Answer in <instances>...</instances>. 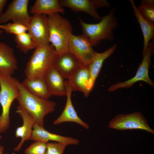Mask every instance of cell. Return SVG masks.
Returning a JSON list of instances; mask_svg holds the SVG:
<instances>
[{
    "label": "cell",
    "instance_id": "6da1fadb",
    "mask_svg": "<svg viewBox=\"0 0 154 154\" xmlns=\"http://www.w3.org/2000/svg\"><path fill=\"white\" fill-rule=\"evenodd\" d=\"M14 80L19 90L16 99L19 105L32 116L36 123L44 127V117L54 111L56 103L32 94L17 80L14 78Z\"/></svg>",
    "mask_w": 154,
    "mask_h": 154
},
{
    "label": "cell",
    "instance_id": "7a4b0ae2",
    "mask_svg": "<svg viewBox=\"0 0 154 154\" xmlns=\"http://www.w3.org/2000/svg\"><path fill=\"white\" fill-rule=\"evenodd\" d=\"M116 7L107 15L101 17L97 23L84 22L78 17L83 35L87 37L93 46L98 45L102 40L112 41L114 39V30L117 27L118 21L115 15Z\"/></svg>",
    "mask_w": 154,
    "mask_h": 154
},
{
    "label": "cell",
    "instance_id": "3957f363",
    "mask_svg": "<svg viewBox=\"0 0 154 154\" xmlns=\"http://www.w3.org/2000/svg\"><path fill=\"white\" fill-rule=\"evenodd\" d=\"M58 55L51 44L37 47L26 64L25 71L26 78L43 77L54 66Z\"/></svg>",
    "mask_w": 154,
    "mask_h": 154
},
{
    "label": "cell",
    "instance_id": "277c9868",
    "mask_svg": "<svg viewBox=\"0 0 154 154\" xmlns=\"http://www.w3.org/2000/svg\"><path fill=\"white\" fill-rule=\"evenodd\" d=\"M49 30V42L58 55L68 50L69 38L73 31L69 20L59 13L48 16Z\"/></svg>",
    "mask_w": 154,
    "mask_h": 154
},
{
    "label": "cell",
    "instance_id": "5b68a950",
    "mask_svg": "<svg viewBox=\"0 0 154 154\" xmlns=\"http://www.w3.org/2000/svg\"><path fill=\"white\" fill-rule=\"evenodd\" d=\"M0 104L2 112L0 115V133L5 132L10 124V110L19 90L11 76L0 74Z\"/></svg>",
    "mask_w": 154,
    "mask_h": 154
},
{
    "label": "cell",
    "instance_id": "8992f818",
    "mask_svg": "<svg viewBox=\"0 0 154 154\" xmlns=\"http://www.w3.org/2000/svg\"><path fill=\"white\" fill-rule=\"evenodd\" d=\"M93 47L89 38L83 34H72L70 37L68 50L83 66H88L96 54Z\"/></svg>",
    "mask_w": 154,
    "mask_h": 154
},
{
    "label": "cell",
    "instance_id": "52a82bcc",
    "mask_svg": "<svg viewBox=\"0 0 154 154\" xmlns=\"http://www.w3.org/2000/svg\"><path fill=\"white\" fill-rule=\"evenodd\" d=\"M154 52V41L153 40L149 43L135 76L127 81L123 82H119L114 84L109 88L108 91L113 92L120 88H129L136 82L140 81L145 82L151 86H154V84L148 76L151 57Z\"/></svg>",
    "mask_w": 154,
    "mask_h": 154
},
{
    "label": "cell",
    "instance_id": "ba28073f",
    "mask_svg": "<svg viewBox=\"0 0 154 154\" xmlns=\"http://www.w3.org/2000/svg\"><path fill=\"white\" fill-rule=\"evenodd\" d=\"M109 128L118 130L140 129L154 134L142 114L136 112L129 114H120L116 116L109 123Z\"/></svg>",
    "mask_w": 154,
    "mask_h": 154
},
{
    "label": "cell",
    "instance_id": "9c48e42d",
    "mask_svg": "<svg viewBox=\"0 0 154 154\" xmlns=\"http://www.w3.org/2000/svg\"><path fill=\"white\" fill-rule=\"evenodd\" d=\"M28 33L37 47L43 46L49 42L48 17L43 14L33 15L27 25Z\"/></svg>",
    "mask_w": 154,
    "mask_h": 154
},
{
    "label": "cell",
    "instance_id": "30bf717a",
    "mask_svg": "<svg viewBox=\"0 0 154 154\" xmlns=\"http://www.w3.org/2000/svg\"><path fill=\"white\" fill-rule=\"evenodd\" d=\"M59 2L63 7H68L75 13H85L98 21L101 20V17L98 13V9L110 5L106 0H60Z\"/></svg>",
    "mask_w": 154,
    "mask_h": 154
},
{
    "label": "cell",
    "instance_id": "8fae6325",
    "mask_svg": "<svg viewBox=\"0 0 154 154\" xmlns=\"http://www.w3.org/2000/svg\"><path fill=\"white\" fill-rule=\"evenodd\" d=\"M28 0H13L0 16V25L11 20L27 26L31 16L28 11Z\"/></svg>",
    "mask_w": 154,
    "mask_h": 154
},
{
    "label": "cell",
    "instance_id": "7c38bea8",
    "mask_svg": "<svg viewBox=\"0 0 154 154\" xmlns=\"http://www.w3.org/2000/svg\"><path fill=\"white\" fill-rule=\"evenodd\" d=\"M16 112L20 115L23 121L22 125L17 127L15 131V137L21 138L19 144L13 149L15 151H18L25 142L30 140L35 122L32 116L19 105L17 108Z\"/></svg>",
    "mask_w": 154,
    "mask_h": 154
},
{
    "label": "cell",
    "instance_id": "4fadbf2b",
    "mask_svg": "<svg viewBox=\"0 0 154 154\" xmlns=\"http://www.w3.org/2000/svg\"><path fill=\"white\" fill-rule=\"evenodd\" d=\"M30 140L39 141L46 143L50 141H55L66 146L70 145H77L80 142L77 139L52 133L36 123L34 125Z\"/></svg>",
    "mask_w": 154,
    "mask_h": 154
},
{
    "label": "cell",
    "instance_id": "5bb4252c",
    "mask_svg": "<svg viewBox=\"0 0 154 154\" xmlns=\"http://www.w3.org/2000/svg\"><path fill=\"white\" fill-rule=\"evenodd\" d=\"M65 84L67 97L65 106L61 115L54 121L53 124L57 125L66 122H73L86 129H88L89 125L79 117L73 106L71 100V94L73 90L68 81H65Z\"/></svg>",
    "mask_w": 154,
    "mask_h": 154
},
{
    "label": "cell",
    "instance_id": "9a60e30c",
    "mask_svg": "<svg viewBox=\"0 0 154 154\" xmlns=\"http://www.w3.org/2000/svg\"><path fill=\"white\" fill-rule=\"evenodd\" d=\"M43 78L48 90L52 96H66L65 81L54 66L48 70Z\"/></svg>",
    "mask_w": 154,
    "mask_h": 154
},
{
    "label": "cell",
    "instance_id": "2e32d148",
    "mask_svg": "<svg viewBox=\"0 0 154 154\" xmlns=\"http://www.w3.org/2000/svg\"><path fill=\"white\" fill-rule=\"evenodd\" d=\"M90 78L88 66H82L72 74L68 81L73 91L81 92L87 97L91 92L89 88Z\"/></svg>",
    "mask_w": 154,
    "mask_h": 154
},
{
    "label": "cell",
    "instance_id": "e0dca14e",
    "mask_svg": "<svg viewBox=\"0 0 154 154\" xmlns=\"http://www.w3.org/2000/svg\"><path fill=\"white\" fill-rule=\"evenodd\" d=\"M17 68V60L13 49L0 42V74L11 76Z\"/></svg>",
    "mask_w": 154,
    "mask_h": 154
},
{
    "label": "cell",
    "instance_id": "ac0fdd59",
    "mask_svg": "<svg viewBox=\"0 0 154 154\" xmlns=\"http://www.w3.org/2000/svg\"><path fill=\"white\" fill-rule=\"evenodd\" d=\"M82 66L69 51L58 55L54 65L64 78L68 80L74 71Z\"/></svg>",
    "mask_w": 154,
    "mask_h": 154
},
{
    "label": "cell",
    "instance_id": "d6986e66",
    "mask_svg": "<svg viewBox=\"0 0 154 154\" xmlns=\"http://www.w3.org/2000/svg\"><path fill=\"white\" fill-rule=\"evenodd\" d=\"M117 47V44H115L103 52H97L92 60L88 66L90 75L89 88L91 91L94 86L104 61L113 53Z\"/></svg>",
    "mask_w": 154,
    "mask_h": 154
},
{
    "label": "cell",
    "instance_id": "ffe728a7",
    "mask_svg": "<svg viewBox=\"0 0 154 154\" xmlns=\"http://www.w3.org/2000/svg\"><path fill=\"white\" fill-rule=\"evenodd\" d=\"M134 15L139 23L143 37V48L142 54H145L149 43L154 38V24L144 19L138 11L134 1L129 0Z\"/></svg>",
    "mask_w": 154,
    "mask_h": 154
},
{
    "label": "cell",
    "instance_id": "44dd1931",
    "mask_svg": "<svg viewBox=\"0 0 154 154\" xmlns=\"http://www.w3.org/2000/svg\"><path fill=\"white\" fill-rule=\"evenodd\" d=\"M65 10L58 0H37L31 7L30 13L48 16L56 13H64Z\"/></svg>",
    "mask_w": 154,
    "mask_h": 154
},
{
    "label": "cell",
    "instance_id": "7402d4cb",
    "mask_svg": "<svg viewBox=\"0 0 154 154\" xmlns=\"http://www.w3.org/2000/svg\"><path fill=\"white\" fill-rule=\"evenodd\" d=\"M21 83L28 91L35 96L48 100L52 96L48 90L43 77L26 78Z\"/></svg>",
    "mask_w": 154,
    "mask_h": 154
},
{
    "label": "cell",
    "instance_id": "603a6c76",
    "mask_svg": "<svg viewBox=\"0 0 154 154\" xmlns=\"http://www.w3.org/2000/svg\"><path fill=\"white\" fill-rule=\"evenodd\" d=\"M15 41L16 43L17 48L25 53L37 47L35 43L28 33L26 32L15 35Z\"/></svg>",
    "mask_w": 154,
    "mask_h": 154
},
{
    "label": "cell",
    "instance_id": "cb8c5ba5",
    "mask_svg": "<svg viewBox=\"0 0 154 154\" xmlns=\"http://www.w3.org/2000/svg\"><path fill=\"white\" fill-rule=\"evenodd\" d=\"M137 8L139 13L144 19L154 24L153 0H142Z\"/></svg>",
    "mask_w": 154,
    "mask_h": 154
},
{
    "label": "cell",
    "instance_id": "d4e9b609",
    "mask_svg": "<svg viewBox=\"0 0 154 154\" xmlns=\"http://www.w3.org/2000/svg\"><path fill=\"white\" fill-rule=\"evenodd\" d=\"M0 29L8 34L18 35L28 31L27 26L20 23L13 22L0 25Z\"/></svg>",
    "mask_w": 154,
    "mask_h": 154
},
{
    "label": "cell",
    "instance_id": "484cf974",
    "mask_svg": "<svg viewBox=\"0 0 154 154\" xmlns=\"http://www.w3.org/2000/svg\"><path fill=\"white\" fill-rule=\"evenodd\" d=\"M47 143L35 141L25 151L24 154H46Z\"/></svg>",
    "mask_w": 154,
    "mask_h": 154
},
{
    "label": "cell",
    "instance_id": "4316f807",
    "mask_svg": "<svg viewBox=\"0 0 154 154\" xmlns=\"http://www.w3.org/2000/svg\"><path fill=\"white\" fill-rule=\"evenodd\" d=\"M46 154H63L66 146L58 142H48L46 143Z\"/></svg>",
    "mask_w": 154,
    "mask_h": 154
},
{
    "label": "cell",
    "instance_id": "83f0119b",
    "mask_svg": "<svg viewBox=\"0 0 154 154\" xmlns=\"http://www.w3.org/2000/svg\"><path fill=\"white\" fill-rule=\"evenodd\" d=\"M7 1V0H0V16L3 13V9Z\"/></svg>",
    "mask_w": 154,
    "mask_h": 154
},
{
    "label": "cell",
    "instance_id": "f1b7e54d",
    "mask_svg": "<svg viewBox=\"0 0 154 154\" xmlns=\"http://www.w3.org/2000/svg\"><path fill=\"white\" fill-rule=\"evenodd\" d=\"M4 150V147L0 145V154H3Z\"/></svg>",
    "mask_w": 154,
    "mask_h": 154
},
{
    "label": "cell",
    "instance_id": "f546056e",
    "mask_svg": "<svg viewBox=\"0 0 154 154\" xmlns=\"http://www.w3.org/2000/svg\"><path fill=\"white\" fill-rule=\"evenodd\" d=\"M4 32V31L2 30H0V37H1L2 34H3V32Z\"/></svg>",
    "mask_w": 154,
    "mask_h": 154
},
{
    "label": "cell",
    "instance_id": "4dcf8cb0",
    "mask_svg": "<svg viewBox=\"0 0 154 154\" xmlns=\"http://www.w3.org/2000/svg\"><path fill=\"white\" fill-rule=\"evenodd\" d=\"M1 136L0 135V139L1 138Z\"/></svg>",
    "mask_w": 154,
    "mask_h": 154
},
{
    "label": "cell",
    "instance_id": "1f68e13d",
    "mask_svg": "<svg viewBox=\"0 0 154 154\" xmlns=\"http://www.w3.org/2000/svg\"><path fill=\"white\" fill-rule=\"evenodd\" d=\"M5 154H8V153H6Z\"/></svg>",
    "mask_w": 154,
    "mask_h": 154
}]
</instances>
